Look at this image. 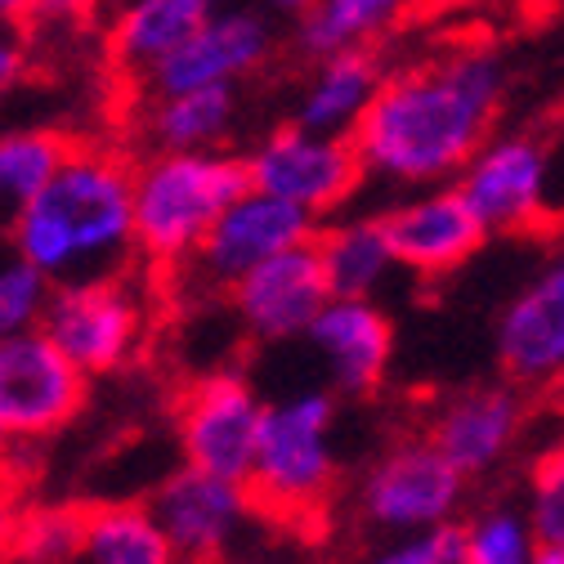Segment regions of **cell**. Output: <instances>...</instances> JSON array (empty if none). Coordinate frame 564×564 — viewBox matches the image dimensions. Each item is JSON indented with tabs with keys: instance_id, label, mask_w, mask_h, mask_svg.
Masks as SVG:
<instances>
[{
	"instance_id": "2e32d148",
	"label": "cell",
	"mask_w": 564,
	"mask_h": 564,
	"mask_svg": "<svg viewBox=\"0 0 564 564\" xmlns=\"http://www.w3.org/2000/svg\"><path fill=\"white\" fill-rule=\"evenodd\" d=\"M524 399L516 386H470L440 403L431 416V444L466 475L479 479L498 470L524 435Z\"/></svg>"
},
{
	"instance_id": "83f0119b",
	"label": "cell",
	"mask_w": 564,
	"mask_h": 564,
	"mask_svg": "<svg viewBox=\"0 0 564 564\" xmlns=\"http://www.w3.org/2000/svg\"><path fill=\"white\" fill-rule=\"evenodd\" d=\"M54 282L14 251V242L0 234V336L41 327V314L50 305Z\"/></svg>"
},
{
	"instance_id": "74e56055",
	"label": "cell",
	"mask_w": 564,
	"mask_h": 564,
	"mask_svg": "<svg viewBox=\"0 0 564 564\" xmlns=\"http://www.w3.org/2000/svg\"><path fill=\"white\" fill-rule=\"evenodd\" d=\"M6 448H10V440H6V435H0V457H6Z\"/></svg>"
},
{
	"instance_id": "7a4b0ae2",
	"label": "cell",
	"mask_w": 564,
	"mask_h": 564,
	"mask_svg": "<svg viewBox=\"0 0 564 564\" xmlns=\"http://www.w3.org/2000/svg\"><path fill=\"white\" fill-rule=\"evenodd\" d=\"M6 238L50 282L108 278L130 269L134 220H130V162L77 144L45 188L10 220Z\"/></svg>"
},
{
	"instance_id": "e0dca14e",
	"label": "cell",
	"mask_w": 564,
	"mask_h": 564,
	"mask_svg": "<svg viewBox=\"0 0 564 564\" xmlns=\"http://www.w3.org/2000/svg\"><path fill=\"white\" fill-rule=\"evenodd\" d=\"M305 340L340 394H372L394 359V323L372 296H327Z\"/></svg>"
},
{
	"instance_id": "f1b7e54d",
	"label": "cell",
	"mask_w": 564,
	"mask_h": 564,
	"mask_svg": "<svg viewBox=\"0 0 564 564\" xmlns=\"http://www.w3.org/2000/svg\"><path fill=\"white\" fill-rule=\"evenodd\" d=\"M542 546H564V444L538 457L529 479V507H524Z\"/></svg>"
},
{
	"instance_id": "9c48e42d",
	"label": "cell",
	"mask_w": 564,
	"mask_h": 564,
	"mask_svg": "<svg viewBox=\"0 0 564 564\" xmlns=\"http://www.w3.org/2000/svg\"><path fill=\"white\" fill-rule=\"evenodd\" d=\"M466 475L431 444L403 440L386 448L359 479V511L381 533H416L457 520Z\"/></svg>"
},
{
	"instance_id": "6da1fadb",
	"label": "cell",
	"mask_w": 564,
	"mask_h": 564,
	"mask_svg": "<svg viewBox=\"0 0 564 564\" xmlns=\"http://www.w3.org/2000/svg\"><path fill=\"white\" fill-rule=\"evenodd\" d=\"M507 99V63L488 45L386 73L377 99L355 126L364 171L394 188L448 184L498 126Z\"/></svg>"
},
{
	"instance_id": "44dd1931",
	"label": "cell",
	"mask_w": 564,
	"mask_h": 564,
	"mask_svg": "<svg viewBox=\"0 0 564 564\" xmlns=\"http://www.w3.org/2000/svg\"><path fill=\"white\" fill-rule=\"evenodd\" d=\"M216 6L220 0H130L108 28L112 67H121L126 77H144Z\"/></svg>"
},
{
	"instance_id": "5b68a950",
	"label": "cell",
	"mask_w": 564,
	"mask_h": 564,
	"mask_svg": "<svg viewBox=\"0 0 564 564\" xmlns=\"http://www.w3.org/2000/svg\"><path fill=\"white\" fill-rule=\"evenodd\" d=\"M149 305L130 282V269L108 278L54 282L41 332L73 359L90 381L121 372L144 345Z\"/></svg>"
},
{
	"instance_id": "7402d4cb",
	"label": "cell",
	"mask_w": 564,
	"mask_h": 564,
	"mask_svg": "<svg viewBox=\"0 0 564 564\" xmlns=\"http://www.w3.org/2000/svg\"><path fill=\"white\" fill-rule=\"evenodd\" d=\"M314 247L332 296H377L381 282L399 269L381 216H345L314 229Z\"/></svg>"
},
{
	"instance_id": "52a82bcc",
	"label": "cell",
	"mask_w": 564,
	"mask_h": 564,
	"mask_svg": "<svg viewBox=\"0 0 564 564\" xmlns=\"http://www.w3.org/2000/svg\"><path fill=\"white\" fill-rule=\"evenodd\" d=\"M453 184L484 234H533L551 220V144L533 130L488 134Z\"/></svg>"
},
{
	"instance_id": "5bb4252c",
	"label": "cell",
	"mask_w": 564,
	"mask_h": 564,
	"mask_svg": "<svg viewBox=\"0 0 564 564\" xmlns=\"http://www.w3.org/2000/svg\"><path fill=\"white\" fill-rule=\"evenodd\" d=\"M225 296L247 336L278 345V340L305 336L314 314L327 305L332 288H327L318 247L310 238V242H296L288 251L260 260L256 269H247Z\"/></svg>"
},
{
	"instance_id": "ffe728a7",
	"label": "cell",
	"mask_w": 564,
	"mask_h": 564,
	"mask_svg": "<svg viewBox=\"0 0 564 564\" xmlns=\"http://www.w3.org/2000/svg\"><path fill=\"white\" fill-rule=\"evenodd\" d=\"M416 0H310L296 14V54L327 58L340 50H372L412 14Z\"/></svg>"
},
{
	"instance_id": "cb8c5ba5",
	"label": "cell",
	"mask_w": 564,
	"mask_h": 564,
	"mask_svg": "<svg viewBox=\"0 0 564 564\" xmlns=\"http://www.w3.org/2000/svg\"><path fill=\"white\" fill-rule=\"evenodd\" d=\"M73 564H184L144 502L82 507V546Z\"/></svg>"
},
{
	"instance_id": "8d00e7d4",
	"label": "cell",
	"mask_w": 564,
	"mask_h": 564,
	"mask_svg": "<svg viewBox=\"0 0 564 564\" xmlns=\"http://www.w3.org/2000/svg\"><path fill=\"white\" fill-rule=\"evenodd\" d=\"M551 390H555V394H560V403H564V368H560V377L551 381Z\"/></svg>"
},
{
	"instance_id": "d590c367",
	"label": "cell",
	"mask_w": 564,
	"mask_h": 564,
	"mask_svg": "<svg viewBox=\"0 0 564 564\" xmlns=\"http://www.w3.org/2000/svg\"><path fill=\"white\" fill-rule=\"evenodd\" d=\"M225 564H282V560H264V555H247V560H225Z\"/></svg>"
},
{
	"instance_id": "8fae6325",
	"label": "cell",
	"mask_w": 564,
	"mask_h": 564,
	"mask_svg": "<svg viewBox=\"0 0 564 564\" xmlns=\"http://www.w3.org/2000/svg\"><path fill=\"white\" fill-rule=\"evenodd\" d=\"M314 229H318V220L305 216L301 206H292V202H282V197L260 193V188L247 184L216 216V225L202 234V242L193 247V256L180 269L197 273L216 292H229L247 269H256L260 260L288 251L296 242H310Z\"/></svg>"
},
{
	"instance_id": "8992f818",
	"label": "cell",
	"mask_w": 564,
	"mask_h": 564,
	"mask_svg": "<svg viewBox=\"0 0 564 564\" xmlns=\"http://www.w3.org/2000/svg\"><path fill=\"white\" fill-rule=\"evenodd\" d=\"M368 171L349 134H318L305 126H278L247 153V184L301 206L318 225L364 188Z\"/></svg>"
},
{
	"instance_id": "7c38bea8",
	"label": "cell",
	"mask_w": 564,
	"mask_h": 564,
	"mask_svg": "<svg viewBox=\"0 0 564 564\" xmlns=\"http://www.w3.org/2000/svg\"><path fill=\"white\" fill-rule=\"evenodd\" d=\"M260 412L264 403L242 372H210L197 386H188L175 416L184 466L247 484Z\"/></svg>"
},
{
	"instance_id": "9a60e30c",
	"label": "cell",
	"mask_w": 564,
	"mask_h": 564,
	"mask_svg": "<svg viewBox=\"0 0 564 564\" xmlns=\"http://www.w3.org/2000/svg\"><path fill=\"white\" fill-rule=\"evenodd\" d=\"M381 225H386L394 264L408 273H421V278H440V273L462 269L488 238L453 180L408 188V197L386 210Z\"/></svg>"
},
{
	"instance_id": "f546056e",
	"label": "cell",
	"mask_w": 564,
	"mask_h": 564,
	"mask_svg": "<svg viewBox=\"0 0 564 564\" xmlns=\"http://www.w3.org/2000/svg\"><path fill=\"white\" fill-rule=\"evenodd\" d=\"M368 564H466L462 529L448 520V524L416 529V533H390V542Z\"/></svg>"
},
{
	"instance_id": "484cf974",
	"label": "cell",
	"mask_w": 564,
	"mask_h": 564,
	"mask_svg": "<svg viewBox=\"0 0 564 564\" xmlns=\"http://www.w3.org/2000/svg\"><path fill=\"white\" fill-rule=\"evenodd\" d=\"M538 533L520 507H488L470 524H462V560L466 564H533Z\"/></svg>"
},
{
	"instance_id": "30bf717a",
	"label": "cell",
	"mask_w": 564,
	"mask_h": 564,
	"mask_svg": "<svg viewBox=\"0 0 564 564\" xmlns=\"http://www.w3.org/2000/svg\"><path fill=\"white\" fill-rule=\"evenodd\" d=\"M278 45L264 10H210L171 54H162L139 82L149 95H180L197 86H238L260 73Z\"/></svg>"
},
{
	"instance_id": "4dcf8cb0",
	"label": "cell",
	"mask_w": 564,
	"mask_h": 564,
	"mask_svg": "<svg viewBox=\"0 0 564 564\" xmlns=\"http://www.w3.org/2000/svg\"><path fill=\"white\" fill-rule=\"evenodd\" d=\"M23 63H28V54L14 41H0V90L23 77Z\"/></svg>"
},
{
	"instance_id": "d4e9b609",
	"label": "cell",
	"mask_w": 564,
	"mask_h": 564,
	"mask_svg": "<svg viewBox=\"0 0 564 564\" xmlns=\"http://www.w3.org/2000/svg\"><path fill=\"white\" fill-rule=\"evenodd\" d=\"M77 149L63 130H6L0 134V234L45 188V180Z\"/></svg>"
},
{
	"instance_id": "e575fe53",
	"label": "cell",
	"mask_w": 564,
	"mask_h": 564,
	"mask_svg": "<svg viewBox=\"0 0 564 564\" xmlns=\"http://www.w3.org/2000/svg\"><path fill=\"white\" fill-rule=\"evenodd\" d=\"M533 564H564V546H538Z\"/></svg>"
},
{
	"instance_id": "4fadbf2b",
	"label": "cell",
	"mask_w": 564,
	"mask_h": 564,
	"mask_svg": "<svg viewBox=\"0 0 564 564\" xmlns=\"http://www.w3.org/2000/svg\"><path fill=\"white\" fill-rule=\"evenodd\" d=\"M149 511L184 564H225L256 502L247 484L184 466L153 492Z\"/></svg>"
},
{
	"instance_id": "ba28073f",
	"label": "cell",
	"mask_w": 564,
	"mask_h": 564,
	"mask_svg": "<svg viewBox=\"0 0 564 564\" xmlns=\"http://www.w3.org/2000/svg\"><path fill=\"white\" fill-rule=\"evenodd\" d=\"M90 377L41 332L0 336V435L41 444L86 408Z\"/></svg>"
},
{
	"instance_id": "3957f363",
	"label": "cell",
	"mask_w": 564,
	"mask_h": 564,
	"mask_svg": "<svg viewBox=\"0 0 564 564\" xmlns=\"http://www.w3.org/2000/svg\"><path fill=\"white\" fill-rule=\"evenodd\" d=\"M242 188H247V158L238 153L153 149V158L130 166L134 256L175 273Z\"/></svg>"
},
{
	"instance_id": "603a6c76",
	"label": "cell",
	"mask_w": 564,
	"mask_h": 564,
	"mask_svg": "<svg viewBox=\"0 0 564 564\" xmlns=\"http://www.w3.org/2000/svg\"><path fill=\"white\" fill-rule=\"evenodd\" d=\"M238 121V86H197L180 95H153L144 134L153 149L188 153V149H225Z\"/></svg>"
},
{
	"instance_id": "277c9868",
	"label": "cell",
	"mask_w": 564,
	"mask_h": 564,
	"mask_svg": "<svg viewBox=\"0 0 564 564\" xmlns=\"http://www.w3.org/2000/svg\"><path fill=\"white\" fill-rule=\"evenodd\" d=\"M336 399L327 390H296L264 403L247 492L264 516L314 520L336 488Z\"/></svg>"
},
{
	"instance_id": "f35d334b",
	"label": "cell",
	"mask_w": 564,
	"mask_h": 564,
	"mask_svg": "<svg viewBox=\"0 0 564 564\" xmlns=\"http://www.w3.org/2000/svg\"><path fill=\"white\" fill-rule=\"evenodd\" d=\"M0 564H6V555H0Z\"/></svg>"
},
{
	"instance_id": "d6a6232c",
	"label": "cell",
	"mask_w": 564,
	"mask_h": 564,
	"mask_svg": "<svg viewBox=\"0 0 564 564\" xmlns=\"http://www.w3.org/2000/svg\"><path fill=\"white\" fill-rule=\"evenodd\" d=\"M305 6H310V0H260L264 14H292V19H296Z\"/></svg>"
},
{
	"instance_id": "1f68e13d",
	"label": "cell",
	"mask_w": 564,
	"mask_h": 564,
	"mask_svg": "<svg viewBox=\"0 0 564 564\" xmlns=\"http://www.w3.org/2000/svg\"><path fill=\"white\" fill-rule=\"evenodd\" d=\"M28 14H32V0H0V19L6 23L28 28Z\"/></svg>"
},
{
	"instance_id": "4316f807",
	"label": "cell",
	"mask_w": 564,
	"mask_h": 564,
	"mask_svg": "<svg viewBox=\"0 0 564 564\" xmlns=\"http://www.w3.org/2000/svg\"><path fill=\"white\" fill-rule=\"evenodd\" d=\"M82 546V507H45L14 516L6 555L14 564H73Z\"/></svg>"
},
{
	"instance_id": "836d02e7",
	"label": "cell",
	"mask_w": 564,
	"mask_h": 564,
	"mask_svg": "<svg viewBox=\"0 0 564 564\" xmlns=\"http://www.w3.org/2000/svg\"><path fill=\"white\" fill-rule=\"evenodd\" d=\"M10 529H14V507H10V498H0V555H6Z\"/></svg>"
},
{
	"instance_id": "d6986e66",
	"label": "cell",
	"mask_w": 564,
	"mask_h": 564,
	"mask_svg": "<svg viewBox=\"0 0 564 564\" xmlns=\"http://www.w3.org/2000/svg\"><path fill=\"white\" fill-rule=\"evenodd\" d=\"M381 82H386V67L377 50H340V54L314 58V73L296 104V126L318 134H355Z\"/></svg>"
},
{
	"instance_id": "ac0fdd59",
	"label": "cell",
	"mask_w": 564,
	"mask_h": 564,
	"mask_svg": "<svg viewBox=\"0 0 564 564\" xmlns=\"http://www.w3.org/2000/svg\"><path fill=\"white\" fill-rule=\"evenodd\" d=\"M498 359L516 386H551L564 368V242L498 318Z\"/></svg>"
}]
</instances>
